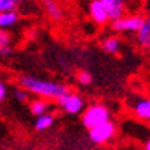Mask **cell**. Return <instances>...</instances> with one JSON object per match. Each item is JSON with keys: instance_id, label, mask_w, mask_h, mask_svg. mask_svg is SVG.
Returning a JSON list of instances; mask_svg holds the SVG:
<instances>
[{"instance_id": "cell-7", "label": "cell", "mask_w": 150, "mask_h": 150, "mask_svg": "<svg viewBox=\"0 0 150 150\" xmlns=\"http://www.w3.org/2000/svg\"><path fill=\"white\" fill-rule=\"evenodd\" d=\"M90 17L98 24H105L108 21V14L104 6V0H93L90 3Z\"/></svg>"}, {"instance_id": "cell-17", "label": "cell", "mask_w": 150, "mask_h": 150, "mask_svg": "<svg viewBox=\"0 0 150 150\" xmlns=\"http://www.w3.org/2000/svg\"><path fill=\"white\" fill-rule=\"evenodd\" d=\"M5 47H9V35L6 32H2L0 33V48Z\"/></svg>"}, {"instance_id": "cell-9", "label": "cell", "mask_w": 150, "mask_h": 150, "mask_svg": "<svg viewBox=\"0 0 150 150\" xmlns=\"http://www.w3.org/2000/svg\"><path fill=\"white\" fill-rule=\"evenodd\" d=\"M138 42L144 48H150V17L146 18L143 29L138 32Z\"/></svg>"}, {"instance_id": "cell-3", "label": "cell", "mask_w": 150, "mask_h": 150, "mask_svg": "<svg viewBox=\"0 0 150 150\" xmlns=\"http://www.w3.org/2000/svg\"><path fill=\"white\" fill-rule=\"evenodd\" d=\"M146 23V18L141 15H131V17H123L119 21L112 23V29L117 32H125V30H131V32H140Z\"/></svg>"}, {"instance_id": "cell-10", "label": "cell", "mask_w": 150, "mask_h": 150, "mask_svg": "<svg viewBox=\"0 0 150 150\" xmlns=\"http://www.w3.org/2000/svg\"><path fill=\"white\" fill-rule=\"evenodd\" d=\"M50 108V105L45 102V101H33L30 104V111L33 116H38V117H42L47 114V110Z\"/></svg>"}, {"instance_id": "cell-18", "label": "cell", "mask_w": 150, "mask_h": 150, "mask_svg": "<svg viewBox=\"0 0 150 150\" xmlns=\"http://www.w3.org/2000/svg\"><path fill=\"white\" fill-rule=\"evenodd\" d=\"M15 98L18 99V101H27V90L17 89L15 90Z\"/></svg>"}, {"instance_id": "cell-19", "label": "cell", "mask_w": 150, "mask_h": 150, "mask_svg": "<svg viewBox=\"0 0 150 150\" xmlns=\"http://www.w3.org/2000/svg\"><path fill=\"white\" fill-rule=\"evenodd\" d=\"M6 98V86L5 83H0V101H5Z\"/></svg>"}, {"instance_id": "cell-4", "label": "cell", "mask_w": 150, "mask_h": 150, "mask_svg": "<svg viewBox=\"0 0 150 150\" xmlns=\"http://www.w3.org/2000/svg\"><path fill=\"white\" fill-rule=\"evenodd\" d=\"M57 104L66 112H69V114H77V112H80L84 107L83 98H80L78 95H75L72 92H69L65 96H62L60 99H57Z\"/></svg>"}, {"instance_id": "cell-12", "label": "cell", "mask_w": 150, "mask_h": 150, "mask_svg": "<svg viewBox=\"0 0 150 150\" xmlns=\"http://www.w3.org/2000/svg\"><path fill=\"white\" fill-rule=\"evenodd\" d=\"M45 6H47V11H48V15L51 17L53 20H56V21H59V20H62V17H63V12H62V8L57 5V3H54V2H45Z\"/></svg>"}, {"instance_id": "cell-14", "label": "cell", "mask_w": 150, "mask_h": 150, "mask_svg": "<svg viewBox=\"0 0 150 150\" xmlns=\"http://www.w3.org/2000/svg\"><path fill=\"white\" fill-rule=\"evenodd\" d=\"M119 45H120V42H119V39H116V38H110V39H107L105 42H104V50L107 53H117V50H119Z\"/></svg>"}, {"instance_id": "cell-21", "label": "cell", "mask_w": 150, "mask_h": 150, "mask_svg": "<svg viewBox=\"0 0 150 150\" xmlns=\"http://www.w3.org/2000/svg\"><path fill=\"white\" fill-rule=\"evenodd\" d=\"M144 150H150V138L147 140V143H146V147H144Z\"/></svg>"}, {"instance_id": "cell-5", "label": "cell", "mask_w": 150, "mask_h": 150, "mask_svg": "<svg viewBox=\"0 0 150 150\" xmlns=\"http://www.w3.org/2000/svg\"><path fill=\"white\" fill-rule=\"evenodd\" d=\"M112 135H114V125L111 122H105L90 131V140L96 144H102L108 141Z\"/></svg>"}, {"instance_id": "cell-2", "label": "cell", "mask_w": 150, "mask_h": 150, "mask_svg": "<svg viewBox=\"0 0 150 150\" xmlns=\"http://www.w3.org/2000/svg\"><path fill=\"white\" fill-rule=\"evenodd\" d=\"M108 117H110L108 108L105 105L96 104V105H92L90 108L86 110V112L83 114V125L92 131L93 128L99 126V125H102L105 122H110Z\"/></svg>"}, {"instance_id": "cell-16", "label": "cell", "mask_w": 150, "mask_h": 150, "mask_svg": "<svg viewBox=\"0 0 150 150\" xmlns=\"http://www.w3.org/2000/svg\"><path fill=\"white\" fill-rule=\"evenodd\" d=\"M77 80H78V83L80 84H90L92 83V75L89 74V72H86V71H81V72H78V75H77Z\"/></svg>"}, {"instance_id": "cell-1", "label": "cell", "mask_w": 150, "mask_h": 150, "mask_svg": "<svg viewBox=\"0 0 150 150\" xmlns=\"http://www.w3.org/2000/svg\"><path fill=\"white\" fill-rule=\"evenodd\" d=\"M20 83L24 87V90H27L30 93H35V95H39V96H44V98L60 99L62 96L69 93L68 87L63 86V84L51 83V81L41 80V78H36V77H29V75L21 77Z\"/></svg>"}, {"instance_id": "cell-6", "label": "cell", "mask_w": 150, "mask_h": 150, "mask_svg": "<svg viewBox=\"0 0 150 150\" xmlns=\"http://www.w3.org/2000/svg\"><path fill=\"white\" fill-rule=\"evenodd\" d=\"M104 6L108 14V20H111L112 23L123 18L125 8H123L122 0H104Z\"/></svg>"}, {"instance_id": "cell-8", "label": "cell", "mask_w": 150, "mask_h": 150, "mask_svg": "<svg viewBox=\"0 0 150 150\" xmlns=\"http://www.w3.org/2000/svg\"><path fill=\"white\" fill-rule=\"evenodd\" d=\"M137 116L144 119V120H150V99H140L138 102L134 105Z\"/></svg>"}, {"instance_id": "cell-11", "label": "cell", "mask_w": 150, "mask_h": 150, "mask_svg": "<svg viewBox=\"0 0 150 150\" xmlns=\"http://www.w3.org/2000/svg\"><path fill=\"white\" fill-rule=\"evenodd\" d=\"M18 21V14L14 12H5V14H0V26L2 27H9L14 26V24Z\"/></svg>"}, {"instance_id": "cell-15", "label": "cell", "mask_w": 150, "mask_h": 150, "mask_svg": "<svg viewBox=\"0 0 150 150\" xmlns=\"http://www.w3.org/2000/svg\"><path fill=\"white\" fill-rule=\"evenodd\" d=\"M18 5V2L15 0H0V11L2 14L5 12H14V8Z\"/></svg>"}, {"instance_id": "cell-20", "label": "cell", "mask_w": 150, "mask_h": 150, "mask_svg": "<svg viewBox=\"0 0 150 150\" xmlns=\"http://www.w3.org/2000/svg\"><path fill=\"white\" fill-rule=\"evenodd\" d=\"M0 53H2V56H8L12 53V48L11 47H5V48H0Z\"/></svg>"}, {"instance_id": "cell-13", "label": "cell", "mask_w": 150, "mask_h": 150, "mask_svg": "<svg viewBox=\"0 0 150 150\" xmlns=\"http://www.w3.org/2000/svg\"><path fill=\"white\" fill-rule=\"evenodd\" d=\"M53 122H54L53 114H45V116H42V117H38L35 126H36L38 131H44V129H48L50 126H51Z\"/></svg>"}]
</instances>
